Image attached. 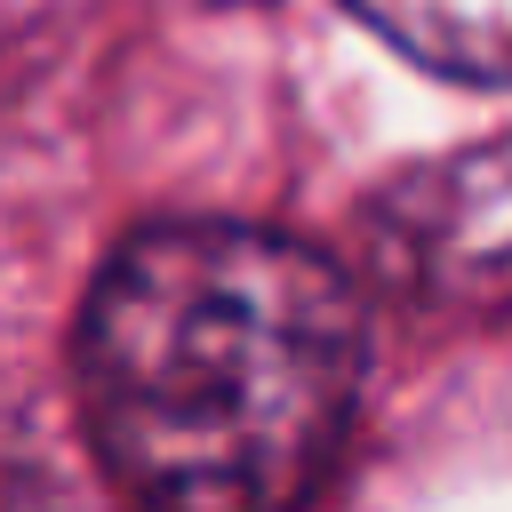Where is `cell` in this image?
Listing matches in <instances>:
<instances>
[{
    "instance_id": "obj_2",
    "label": "cell",
    "mask_w": 512,
    "mask_h": 512,
    "mask_svg": "<svg viewBox=\"0 0 512 512\" xmlns=\"http://www.w3.org/2000/svg\"><path fill=\"white\" fill-rule=\"evenodd\" d=\"M376 232L392 272L440 304H504L512 296V144L440 160L376 200Z\"/></svg>"
},
{
    "instance_id": "obj_3",
    "label": "cell",
    "mask_w": 512,
    "mask_h": 512,
    "mask_svg": "<svg viewBox=\"0 0 512 512\" xmlns=\"http://www.w3.org/2000/svg\"><path fill=\"white\" fill-rule=\"evenodd\" d=\"M408 64L464 88H512V0H344Z\"/></svg>"
},
{
    "instance_id": "obj_1",
    "label": "cell",
    "mask_w": 512,
    "mask_h": 512,
    "mask_svg": "<svg viewBox=\"0 0 512 512\" xmlns=\"http://www.w3.org/2000/svg\"><path fill=\"white\" fill-rule=\"evenodd\" d=\"M368 304L288 232L176 216L128 232L72 328L96 464L144 504H296L360 400Z\"/></svg>"
}]
</instances>
